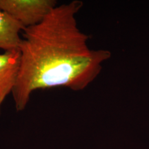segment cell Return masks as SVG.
Masks as SVG:
<instances>
[{"label":"cell","mask_w":149,"mask_h":149,"mask_svg":"<svg viewBox=\"0 0 149 149\" xmlns=\"http://www.w3.org/2000/svg\"><path fill=\"white\" fill-rule=\"evenodd\" d=\"M57 6L55 0H0V10L24 30L40 24Z\"/></svg>","instance_id":"2"},{"label":"cell","mask_w":149,"mask_h":149,"mask_svg":"<svg viewBox=\"0 0 149 149\" xmlns=\"http://www.w3.org/2000/svg\"><path fill=\"white\" fill-rule=\"evenodd\" d=\"M24 31L18 22L0 10V49L3 51L19 49Z\"/></svg>","instance_id":"4"},{"label":"cell","mask_w":149,"mask_h":149,"mask_svg":"<svg viewBox=\"0 0 149 149\" xmlns=\"http://www.w3.org/2000/svg\"><path fill=\"white\" fill-rule=\"evenodd\" d=\"M19 65V50L0 53V115L6 98L13 91L17 80Z\"/></svg>","instance_id":"3"},{"label":"cell","mask_w":149,"mask_h":149,"mask_svg":"<svg viewBox=\"0 0 149 149\" xmlns=\"http://www.w3.org/2000/svg\"><path fill=\"white\" fill-rule=\"evenodd\" d=\"M83 5L79 0L57 5L40 24L23 31L19 70L12 93L17 111L26 108L37 90H84L111 58L108 50L91 49L89 36L78 26L76 15Z\"/></svg>","instance_id":"1"}]
</instances>
